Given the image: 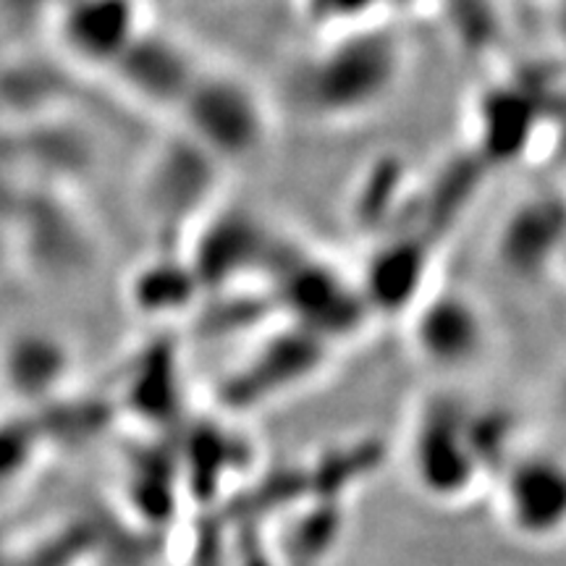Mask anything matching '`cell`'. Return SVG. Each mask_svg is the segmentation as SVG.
<instances>
[{"label":"cell","instance_id":"cell-1","mask_svg":"<svg viewBox=\"0 0 566 566\" xmlns=\"http://www.w3.org/2000/svg\"><path fill=\"white\" fill-rule=\"evenodd\" d=\"M399 42L378 30L338 40L310 63L304 95L328 116H352L378 103L399 76Z\"/></svg>","mask_w":566,"mask_h":566},{"label":"cell","instance_id":"cell-2","mask_svg":"<svg viewBox=\"0 0 566 566\" xmlns=\"http://www.w3.org/2000/svg\"><path fill=\"white\" fill-rule=\"evenodd\" d=\"M184 101L197 142L212 158H244L263 145L268 113L247 82L229 74L197 76Z\"/></svg>","mask_w":566,"mask_h":566},{"label":"cell","instance_id":"cell-3","mask_svg":"<svg viewBox=\"0 0 566 566\" xmlns=\"http://www.w3.org/2000/svg\"><path fill=\"white\" fill-rule=\"evenodd\" d=\"M407 459L415 485L443 504L475 491L488 464L470 424L446 412L428 415L415 424Z\"/></svg>","mask_w":566,"mask_h":566},{"label":"cell","instance_id":"cell-4","mask_svg":"<svg viewBox=\"0 0 566 566\" xmlns=\"http://www.w3.org/2000/svg\"><path fill=\"white\" fill-rule=\"evenodd\" d=\"M504 525L527 543H548L566 533V464L546 454L504 462L499 483Z\"/></svg>","mask_w":566,"mask_h":566},{"label":"cell","instance_id":"cell-5","mask_svg":"<svg viewBox=\"0 0 566 566\" xmlns=\"http://www.w3.org/2000/svg\"><path fill=\"white\" fill-rule=\"evenodd\" d=\"M485 323L467 300L443 296L417 317V352L438 370H464L485 349Z\"/></svg>","mask_w":566,"mask_h":566},{"label":"cell","instance_id":"cell-6","mask_svg":"<svg viewBox=\"0 0 566 566\" xmlns=\"http://www.w3.org/2000/svg\"><path fill=\"white\" fill-rule=\"evenodd\" d=\"M313 9L317 13H325V17H336V19H349L354 13H363L373 0H310Z\"/></svg>","mask_w":566,"mask_h":566}]
</instances>
